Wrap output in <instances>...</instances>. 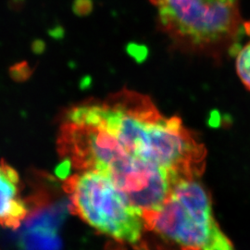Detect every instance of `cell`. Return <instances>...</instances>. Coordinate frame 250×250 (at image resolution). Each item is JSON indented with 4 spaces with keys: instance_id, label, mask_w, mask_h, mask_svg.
Segmentation results:
<instances>
[{
    "instance_id": "cell-8",
    "label": "cell",
    "mask_w": 250,
    "mask_h": 250,
    "mask_svg": "<svg viewBox=\"0 0 250 250\" xmlns=\"http://www.w3.org/2000/svg\"><path fill=\"white\" fill-rule=\"evenodd\" d=\"M33 68L25 61L15 63L9 68L10 77L16 82H24L28 80L33 74Z\"/></svg>"
},
{
    "instance_id": "cell-9",
    "label": "cell",
    "mask_w": 250,
    "mask_h": 250,
    "mask_svg": "<svg viewBox=\"0 0 250 250\" xmlns=\"http://www.w3.org/2000/svg\"><path fill=\"white\" fill-rule=\"evenodd\" d=\"M24 0H10L9 1V8L14 10H20L23 7Z\"/></svg>"
},
{
    "instance_id": "cell-5",
    "label": "cell",
    "mask_w": 250,
    "mask_h": 250,
    "mask_svg": "<svg viewBox=\"0 0 250 250\" xmlns=\"http://www.w3.org/2000/svg\"><path fill=\"white\" fill-rule=\"evenodd\" d=\"M72 212L101 233L135 249L143 247L146 230L143 211L120 191L107 175L97 170H81L65 179Z\"/></svg>"
},
{
    "instance_id": "cell-6",
    "label": "cell",
    "mask_w": 250,
    "mask_h": 250,
    "mask_svg": "<svg viewBox=\"0 0 250 250\" xmlns=\"http://www.w3.org/2000/svg\"><path fill=\"white\" fill-rule=\"evenodd\" d=\"M31 213L18 171L0 160V227L17 230Z\"/></svg>"
},
{
    "instance_id": "cell-7",
    "label": "cell",
    "mask_w": 250,
    "mask_h": 250,
    "mask_svg": "<svg viewBox=\"0 0 250 250\" xmlns=\"http://www.w3.org/2000/svg\"><path fill=\"white\" fill-rule=\"evenodd\" d=\"M235 69L243 84L250 91V41L235 55Z\"/></svg>"
},
{
    "instance_id": "cell-3",
    "label": "cell",
    "mask_w": 250,
    "mask_h": 250,
    "mask_svg": "<svg viewBox=\"0 0 250 250\" xmlns=\"http://www.w3.org/2000/svg\"><path fill=\"white\" fill-rule=\"evenodd\" d=\"M58 147L75 169L107 175L134 203L151 197L160 186V166L131 155L115 136L102 128L66 121Z\"/></svg>"
},
{
    "instance_id": "cell-4",
    "label": "cell",
    "mask_w": 250,
    "mask_h": 250,
    "mask_svg": "<svg viewBox=\"0 0 250 250\" xmlns=\"http://www.w3.org/2000/svg\"><path fill=\"white\" fill-rule=\"evenodd\" d=\"M143 215L146 230L181 250H235L215 220L210 197L197 178L176 180L164 204Z\"/></svg>"
},
{
    "instance_id": "cell-1",
    "label": "cell",
    "mask_w": 250,
    "mask_h": 250,
    "mask_svg": "<svg viewBox=\"0 0 250 250\" xmlns=\"http://www.w3.org/2000/svg\"><path fill=\"white\" fill-rule=\"evenodd\" d=\"M66 121L102 128L131 155L168 170L186 161L192 146L181 119L162 116L149 97L132 90L72 107Z\"/></svg>"
},
{
    "instance_id": "cell-2",
    "label": "cell",
    "mask_w": 250,
    "mask_h": 250,
    "mask_svg": "<svg viewBox=\"0 0 250 250\" xmlns=\"http://www.w3.org/2000/svg\"><path fill=\"white\" fill-rule=\"evenodd\" d=\"M159 30L174 50L220 62L236 55L250 23L240 0H149Z\"/></svg>"
}]
</instances>
